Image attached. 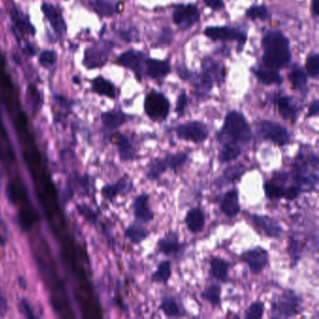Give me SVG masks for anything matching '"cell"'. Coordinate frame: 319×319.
Instances as JSON below:
<instances>
[{"label":"cell","instance_id":"cell-1","mask_svg":"<svg viewBox=\"0 0 319 319\" xmlns=\"http://www.w3.org/2000/svg\"><path fill=\"white\" fill-rule=\"evenodd\" d=\"M319 158L316 153L300 150L295 157L291 170L288 171L291 184L301 193L313 192L318 184Z\"/></svg>","mask_w":319,"mask_h":319},{"label":"cell","instance_id":"cell-2","mask_svg":"<svg viewBox=\"0 0 319 319\" xmlns=\"http://www.w3.org/2000/svg\"><path fill=\"white\" fill-rule=\"evenodd\" d=\"M219 144L233 143L244 146L253 139L250 124L243 113L231 111L226 113L224 124L215 135Z\"/></svg>","mask_w":319,"mask_h":319},{"label":"cell","instance_id":"cell-3","mask_svg":"<svg viewBox=\"0 0 319 319\" xmlns=\"http://www.w3.org/2000/svg\"><path fill=\"white\" fill-rule=\"evenodd\" d=\"M303 299L292 288H285L274 296L270 302V318H293L302 313Z\"/></svg>","mask_w":319,"mask_h":319},{"label":"cell","instance_id":"cell-4","mask_svg":"<svg viewBox=\"0 0 319 319\" xmlns=\"http://www.w3.org/2000/svg\"><path fill=\"white\" fill-rule=\"evenodd\" d=\"M256 134L259 140L270 142L278 147H284L292 142L288 128L271 120L259 121L256 125Z\"/></svg>","mask_w":319,"mask_h":319},{"label":"cell","instance_id":"cell-5","mask_svg":"<svg viewBox=\"0 0 319 319\" xmlns=\"http://www.w3.org/2000/svg\"><path fill=\"white\" fill-rule=\"evenodd\" d=\"M144 113L154 122H163L169 117L170 102L165 95L151 91L146 95L144 103Z\"/></svg>","mask_w":319,"mask_h":319},{"label":"cell","instance_id":"cell-6","mask_svg":"<svg viewBox=\"0 0 319 319\" xmlns=\"http://www.w3.org/2000/svg\"><path fill=\"white\" fill-rule=\"evenodd\" d=\"M174 132L179 140L195 144L205 143L210 136L208 125L199 120L188 121L179 124L174 127Z\"/></svg>","mask_w":319,"mask_h":319},{"label":"cell","instance_id":"cell-7","mask_svg":"<svg viewBox=\"0 0 319 319\" xmlns=\"http://www.w3.org/2000/svg\"><path fill=\"white\" fill-rule=\"evenodd\" d=\"M239 258L248 267L251 274L254 276L261 275L265 269L269 268V250L260 245L243 251Z\"/></svg>","mask_w":319,"mask_h":319},{"label":"cell","instance_id":"cell-8","mask_svg":"<svg viewBox=\"0 0 319 319\" xmlns=\"http://www.w3.org/2000/svg\"><path fill=\"white\" fill-rule=\"evenodd\" d=\"M249 217L254 227L267 238H280L285 232L279 221L269 214L250 213Z\"/></svg>","mask_w":319,"mask_h":319},{"label":"cell","instance_id":"cell-9","mask_svg":"<svg viewBox=\"0 0 319 319\" xmlns=\"http://www.w3.org/2000/svg\"><path fill=\"white\" fill-rule=\"evenodd\" d=\"M186 244L180 239L179 232L169 231L157 242V252L168 257H177L185 251Z\"/></svg>","mask_w":319,"mask_h":319},{"label":"cell","instance_id":"cell-10","mask_svg":"<svg viewBox=\"0 0 319 319\" xmlns=\"http://www.w3.org/2000/svg\"><path fill=\"white\" fill-rule=\"evenodd\" d=\"M131 208L136 222L147 225L155 219V212L150 206V195L139 194L133 200Z\"/></svg>","mask_w":319,"mask_h":319},{"label":"cell","instance_id":"cell-11","mask_svg":"<svg viewBox=\"0 0 319 319\" xmlns=\"http://www.w3.org/2000/svg\"><path fill=\"white\" fill-rule=\"evenodd\" d=\"M172 19L176 25L183 29H188L200 19V13L194 4H186L177 6L172 13Z\"/></svg>","mask_w":319,"mask_h":319},{"label":"cell","instance_id":"cell-12","mask_svg":"<svg viewBox=\"0 0 319 319\" xmlns=\"http://www.w3.org/2000/svg\"><path fill=\"white\" fill-rule=\"evenodd\" d=\"M204 35L214 41L218 40H235L238 41L241 48L246 42V36L238 29L227 26H210L204 30Z\"/></svg>","mask_w":319,"mask_h":319},{"label":"cell","instance_id":"cell-13","mask_svg":"<svg viewBox=\"0 0 319 319\" xmlns=\"http://www.w3.org/2000/svg\"><path fill=\"white\" fill-rule=\"evenodd\" d=\"M262 60L268 69H284L291 61V54L289 48H269L265 50Z\"/></svg>","mask_w":319,"mask_h":319},{"label":"cell","instance_id":"cell-14","mask_svg":"<svg viewBox=\"0 0 319 319\" xmlns=\"http://www.w3.org/2000/svg\"><path fill=\"white\" fill-rule=\"evenodd\" d=\"M219 208L222 213L230 219L235 218L241 213L240 195L237 188H231L221 196Z\"/></svg>","mask_w":319,"mask_h":319},{"label":"cell","instance_id":"cell-15","mask_svg":"<svg viewBox=\"0 0 319 319\" xmlns=\"http://www.w3.org/2000/svg\"><path fill=\"white\" fill-rule=\"evenodd\" d=\"M120 159L123 162H132L139 158L138 147L125 134L118 133L114 137Z\"/></svg>","mask_w":319,"mask_h":319},{"label":"cell","instance_id":"cell-16","mask_svg":"<svg viewBox=\"0 0 319 319\" xmlns=\"http://www.w3.org/2000/svg\"><path fill=\"white\" fill-rule=\"evenodd\" d=\"M247 170H248V168L246 167V165H244V163H235L233 165L229 166L223 171V173L214 180L213 185L215 188L221 189L230 184H233L236 181H239Z\"/></svg>","mask_w":319,"mask_h":319},{"label":"cell","instance_id":"cell-17","mask_svg":"<svg viewBox=\"0 0 319 319\" xmlns=\"http://www.w3.org/2000/svg\"><path fill=\"white\" fill-rule=\"evenodd\" d=\"M184 224L187 230L192 234H197L202 232L206 225V215L200 207H192L188 210L185 218Z\"/></svg>","mask_w":319,"mask_h":319},{"label":"cell","instance_id":"cell-18","mask_svg":"<svg viewBox=\"0 0 319 319\" xmlns=\"http://www.w3.org/2000/svg\"><path fill=\"white\" fill-rule=\"evenodd\" d=\"M41 9L45 18L49 22L55 33L59 37L63 36L67 30V25L60 10L51 3H44Z\"/></svg>","mask_w":319,"mask_h":319},{"label":"cell","instance_id":"cell-19","mask_svg":"<svg viewBox=\"0 0 319 319\" xmlns=\"http://www.w3.org/2000/svg\"><path fill=\"white\" fill-rule=\"evenodd\" d=\"M117 62L126 69H131L137 75L141 76L144 67V53L136 50L125 51L117 58Z\"/></svg>","mask_w":319,"mask_h":319},{"label":"cell","instance_id":"cell-20","mask_svg":"<svg viewBox=\"0 0 319 319\" xmlns=\"http://www.w3.org/2000/svg\"><path fill=\"white\" fill-rule=\"evenodd\" d=\"M109 50L106 45H95L88 48L84 56V65L89 69L100 68L107 62Z\"/></svg>","mask_w":319,"mask_h":319},{"label":"cell","instance_id":"cell-21","mask_svg":"<svg viewBox=\"0 0 319 319\" xmlns=\"http://www.w3.org/2000/svg\"><path fill=\"white\" fill-rule=\"evenodd\" d=\"M159 309L167 318H181L187 316L186 309L174 297L165 295L161 298Z\"/></svg>","mask_w":319,"mask_h":319},{"label":"cell","instance_id":"cell-22","mask_svg":"<svg viewBox=\"0 0 319 319\" xmlns=\"http://www.w3.org/2000/svg\"><path fill=\"white\" fill-rule=\"evenodd\" d=\"M168 170L169 164L166 157H153L146 165L145 178L150 181H158Z\"/></svg>","mask_w":319,"mask_h":319},{"label":"cell","instance_id":"cell-23","mask_svg":"<svg viewBox=\"0 0 319 319\" xmlns=\"http://www.w3.org/2000/svg\"><path fill=\"white\" fill-rule=\"evenodd\" d=\"M230 269H231V263L225 258L217 257V256L211 257L209 274L216 281L222 282V283H226L229 281Z\"/></svg>","mask_w":319,"mask_h":319},{"label":"cell","instance_id":"cell-24","mask_svg":"<svg viewBox=\"0 0 319 319\" xmlns=\"http://www.w3.org/2000/svg\"><path fill=\"white\" fill-rule=\"evenodd\" d=\"M276 110L282 118L295 123L299 116V109L290 97L281 96L276 101Z\"/></svg>","mask_w":319,"mask_h":319},{"label":"cell","instance_id":"cell-25","mask_svg":"<svg viewBox=\"0 0 319 319\" xmlns=\"http://www.w3.org/2000/svg\"><path fill=\"white\" fill-rule=\"evenodd\" d=\"M134 188V185L131 181H128L125 178L120 179L119 181L113 184L106 185L102 188V194L108 200H113L119 195H125L129 193Z\"/></svg>","mask_w":319,"mask_h":319},{"label":"cell","instance_id":"cell-26","mask_svg":"<svg viewBox=\"0 0 319 319\" xmlns=\"http://www.w3.org/2000/svg\"><path fill=\"white\" fill-rule=\"evenodd\" d=\"M244 152V146L233 143L220 144L217 159L220 165H225L237 160Z\"/></svg>","mask_w":319,"mask_h":319},{"label":"cell","instance_id":"cell-27","mask_svg":"<svg viewBox=\"0 0 319 319\" xmlns=\"http://www.w3.org/2000/svg\"><path fill=\"white\" fill-rule=\"evenodd\" d=\"M146 74L151 79H162L170 72V64L168 61L149 58L145 61Z\"/></svg>","mask_w":319,"mask_h":319},{"label":"cell","instance_id":"cell-28","mask_svg":"<svg viewBox=\"0 0 319 319\" xmlns=\"http://www.w3.org/2000/svg\"><path fill=\"white\" fill-rule=\"evenodd\" d=\"M150 232L144 224L134 221V223L128 225L125 230V237L131 244L138 245L149 237Z\"/></svg>","mask_w":319,"mask_h":319},{"label":"cell","instance_id":"cell-29","mask_svg":"<svg viewBox=\"0 0 319 319\" xmlns=\"http://www.w3.org/2000/svg\"><path fill=\"white\" fill-rule=\"evenodd\" d=\"M127 115L122 111H109L106 113H102L101 121L102 124L106 127L108 130H115L118 129L121 126L125 125L127 122Z\"/></svg>","mask_w":319,"mask_h":319},{"label":"cell","instance_id":"cell-30","mask_svg":"<svg viewBox=\"0 0 319 319\" xmlns=\"http://www.w3.org/2000/svg\"><path fill=\"white\" fill-rule=\"evenodd\" d=\"M305 244L295 236H289L288 243V254L290 257V266L293 269L303 257Z\"/></svg>","mask_w":319,"mask_h":319},{"label":"cell","instance_id":"cell-31","mask_svg":"<svg viewBox=\"0 0 319 319\" xmlns=\"http://www.w3.org/2000/svg\"><path fill=\"white\" fill-rule=\"evenodd\" d=\"M171 276H172L171 261L169 259H165L159 262V264L157 265V269L151 275V282L168 286Z\"/></svg>","mask_w":319,"mask_h":319},{"label":"cell","instance_id":"cell-32","mask_svg":"<svg viewBox=\"0 0 319 319\" xmlns=\"http://www.w3.org/2000/svg\"><path fill=\"white\" fill-rule=\"evenodd\" d=\"M200 298L208 301L213 308L222 306V287L218 283H213L207 286L201 292Z\"/></svg>","mask_w":319,"mask_h":319},{"label":"cell","instance_id":"cell-33","mask_svg":"<svg viewBox=\"0 0 319 319\" xmlns=\"http://www.w3.org/2000/svg\"><path fill=\"white\" fill-rule=\"evenodd\" d=\"M263 48H289L288 38L278 30H270L262 38Z\"/></svg>","mask_w":319,"mask_h":319},{"label":"cell","instance_id":"cell-34","mask_svg":"<svg viewBox=\"0 0 319 319\" xmlns=\"http://www.w3.org/2000/svg\"><path fill=\"white\" fill-rule=\"evenodd\" d=\"M164 157H166L168 161L169 170L173 173H177L178 170L181 169L185 164L188 162L189 154L186 151H179L175 153H168Z\"/></svg>","mask_w":319,"mask_h":319},{"label":"cell","instance_id":"cell-35","mask_svg":"<svg viewBox=\"0 0 319 319\" xmlns=\"http://www.w3.org/2000/svg\"><path fill=\"white\" fill-rule=\"evenodd\" d=\"M92 89L97 94L100 96H105L108 98L113 99L116 96L115 87L111 81H107L106 79L102 77L96 78L92 82Z\"/></svg>","mask_w":319,"mask_h":319},{"label":"cell","instance_id":"cell-36","mask_svg":"<svg viewBox=\"0 0 319 319\" xmlns=\"http://www.w3.org/2000/svg\"><path fill=\"white\" fill-rule=\"evenodd\" d=\"M253 72L258 81L267 85L280 84L283 81L281 76L275 69H253Z\"/></svg>","mask_w":319,"mask_h":319},{"label":"cell","instance_id":"cell-37","mask_svg":"<svg viewBox=\"0 0 319 319\" xmlns=\"http://www.w3.org/2000/svg\"><path fill=\"white\" fill-rule=\"evenodd\" d=\"M12 17H13L14 25L20 32H22L24 34H34L35 33V29H34L33 25L30 24V22L23 13H20L17 10H14V12L12 13Z\"/></svg>","mask_w":319,"mask_h":319},{"label":"cell","instance_id":"cell-38","mask_svg":"<svg viewBox=\"0 0 319 319\" xmlns=\"http://www.w3.org/2000/svg\"><path fill=\"white\" fill-rule=\"evenodd\" d=\"M93 7L101 16H112L117 11V4L113 0H95Z\"/></svg>","mask_w":319,"mask_h":319},{"label":"cell","instance_id":"cell-39","mask_svg":"<svg viewBox=\"0 0 319 319\" xmlns=\"http://www.w3.org/2000/svg\"><path fill=\"white\" fill-rule=\"evenodd\" d=\"M265 303L260 300H255L244 311L245 319H261L265 315Z\"/></svg>","mask_w":319,"mask_h":319},{"label":"cell","instance_id":"cell-40","mask_svg":"<svg viewBox=\"0 0 319 319\" xmlns=\"http://www.w3.org/2000/svg\"><path fill=\"white\" fill-rule=\"evenodd\" d=\"M288 78L292 82V85H293L294 89L301 90L307 85L306 74L303 72V70H301L299 68H295L291 71V73L288 75Z\"/></svg>","mask_w":319,"mask_h":319},{"label":"cell","instance_id":"cell-41","mask_svg":"<svg viewBox=\"0 0 319 319\" xmlns=\"http://www.w3.org/2000/svg\"><path fill=\"white\" fill-rule=\"evenodd\" d=\"M246 15L252 20H261L266 21L269 18V10L267 7L262 5L252 6L247 10Z\"/></svg>","mask_w":319,"mask_h":319},{"label":"cell","instance_id":"cell-42","mask_svg":"<svg viewBox=\"0 0 319 319\" xmlns=\"http://www.w3.org/2000/svg\"><path fill=\"white\" fill-rule=\"evenodd\" d=\"M307 73L313 79H317L319 75V55L313 54L307 58L306 61Z\"/></svg>","mask_w":319,"mask_h":319},{"label":"cell","instance_id":"cell-43","mask_svg":"<svg viewBox=\"0 0 319 319\" xmlns=\"http://www.w3.org/2000/svg\"><path fill=\"white\" fill-rule=\"evenodd\" d=\"M57 55L55 51L46 50L39 55V64L46 69L52 68L57 62Z\"/></svg>","mask_w":319,"mask_h":319},{"label":"cell","instance_id":"cell-44","mask_svg":"<svg viewBox=\"0 0 319 319\" xmlns=\"http://www.w3.org/2000/svg\"><path fill=\"white\" fill-rule=\"evenodd\" d=\"M187 106H188V97L185 92H183L178 97V100L176 102V113H178L179 116H183L187 109Z\"/></svg>","mask_w":319,"mask_h":319},{"label":"cell","instance_id":"cell-45","mask_svg":"<svg viewBox=\"0 0 319 319\" xmlns=\"http://www.w3.org/2000/svg\"><path fill=\"white\" fill-rule=\"evenodd\" d=\"M20 309H21V312L25 315V317H27V318H35V315L33 313L31 306H30L29 302L25 299L21 300Z\"/></svg>","mask_w":319,"mask_h":319},{"label":"cell","instance_id":"cell-46","mask_svg":"<svg viewBox=\"0 0 319 319\" xmlns=\"http://www.w3.org/2000/svg\"><path fill=\"white\" fill-rule=\"evenodd\" d=\"M173 39V34L169 28H164L161 32V36L159 37V43L169 45Z\"/></svg>","mask_w":319,"mask_h":319},{"label":"cell","instance_id":"cell-47","mask_svg":"<svg viewBox=\"0 0 319 319\" xmlns=\"http://www.w3.org/2000/svg\"><path fill=\"white\" fill-rule=\"evenodd\" d=\"M319 113V101L318 100H314L311 103V105L308 109V113H307V118H312V117H316Z\"/></svg>","mask_w":319,"mask_h":319},{"label":"cell","instance_id":"cell-48","mask_svg":"<svg viewBox=\"0 0 319 319\" xmlns=\"http://www.w3.org/2000/svg\"><path fill=\"white\" fill-rule=\"evenodd\" d=\"M7 311H8V302H7L6 297L3 293V291L0 289V318L6 315Z\"/></svg>","mask_w":319,"mask_h":319},{"label":"cell","instance_id":"cell-49","mask_svg":"<svg viewBox=\"0 0 319 319\" xmlns=\"http://www.w3.org/2000/svg\"><path fill=\"white\" fill-rule=\"evenodd\" d=\"M207 6L213 10H220L224 7V0H203Z\"/></svg>","mask_w":319,"mask_h":319},{"label":"cell","instance_id":"cell-50","mask_svg":"<svg viewBox=\"0 0 319 319\" xmlns=\"http://www.w3.org/2000/svg\"><path fill=\"white\" fill-rule=\"evenodd\" d=\"M313 15L314 16H318L319 14V0H313Z\"/></svg>","mask_w":319,"mask_h":319},{"label":"cell","instance_id":"cell-51","mask_svg":"<svg viewBox=\"0 0 319 319\" xmlns=\"http://www.w3.org/2000/svg\"><path fill=\"white\" fill-rule=\"evenodd\" d=\"M20 283H21V285H22V287L23 288H25V279H23L22 277H19Z\"/></svg>","mask_w":319,"mask_h":319}]
</instances>
